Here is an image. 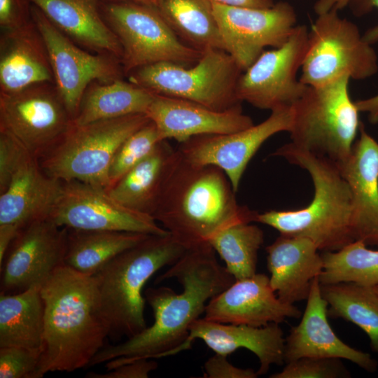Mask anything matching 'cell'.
<instances>
[{
    "label": "cell",
    "mask_w": 378,
    "mask_h": 378,
    "mask_svg": "<svg viewBox=\"0 0 378 378\" xmlns=\"http://www.w3.org/2000/svg\"><path fill=\"white\" fill-rule=\"evenodd\" d=\"M216 253L209 244L188 249L156 279V283L176 279L182 292L165 286L148 288L145 298L153 312V325L122 343L104 346L88 367L105 363L110 370L137 359L161 358L185 342L207 302L235 281Z\"/></svg>",
    "instance_id": "obj_1"
},
{
    "label": "cell",
    "mask_w": 378,
    "mask_h": 378,
    "mask_svg": "<svg viewBox=\"0 0 378 378\" xmlns=\"http://www.w3.org/2000/svg\"><path fill=\"white\" fill-rule=\"evenodd\" d=\"M44 332L35 378L88 368L111 326L92 276L59 266L41 285Z\"/></svg>",
    "instance_id": "obj_2"
},
{
    "label": "cell",
    "mask_w": 378,
    "mask_h": 378,
    "mask_svg": "<svg viewBox=\"0 0 378 378\" xmlns=\"http://www.w3.org/2000/svg\"><path fill=\"white\" fill-rule=\"evenodd\" d=\"M235 192L221 169L192 164L180 154L153 217L187 249L209 244L230 225L255 222L258 212L240 205Z\"/></svg>",
    "instance_id": "obj_3"
},
{
    "label": "cell",
    "mask_w": 378,
    "mask_h": 378,
    "mask_svg": "<svg viewBox=\"0 0 378 378\" xmlns=\"http://www.w3.org/2000/svg\"><path fill=\"white\" fill-rule=\"evenodd\" d=\"M273 155L308 172L314 184V197L300 209L258 213L255 222L269 225L282 235L307 238L323 251H337L354 241L351 191L338 165L292 143L284 144Z\"/></svg>",
    "instance_id": "obj_4"
},
{
    "label": "cell",
    "mask_w": 378,
    "mask_h": 378,
    "mask_svg": "<svg viewBox=\"0 0 378 378\" xmlns=\"http://www.w3.org/2000/svg\"><path fill=\"white\" fill-rule=\"evenodd\" d=\"M169 234H150L107 262L93 276L111 334L131 337L147 326L144 316L146 283L160 269L187 251Z\"/></svg>",
    "instance_id": "obj_5"
},
{
    "label": "cell",
    "mask_w": 378,
    "mask_h": 378,
    "mask_svg": "<svg viewBox=\"0 0 378 378\" xmlns=\"http://www.w3.org/2000/svg\"><path fill=\"white\" fill-rule=\"evenodd\" d=\"M349 80L344 76L325 85L307 86L292 106L290 143L337 164L347 159L361 125Z\"/></svg>",
    "instance_id": "obj_6"
},
{
    "label": "cell",
    "mask_w": 378,
    "mask_h": 378,
    "mask_svg": "<svg viewBox=\"0 0 378 378\" xmlns=\"http://www.w3.org/2000/svg\"><path fill=\"white\" fill-rule=\"evenodd\" d=\"M242 72L225 50L211 49L189 66L158 62L134 69L126 77L154 94L185 99L225 111L241 106L236 89Z\"/></svg>",
    "instance_id": "obj_7"
},
{
    "label": "cell",
    "mask_w": 378,
    "mask_h": 378,
    "mask_svg": "<svg viewBox=\"0 0 378 378\" xmlns=\"http://www.w3.org/2000/svg\"><path fill=\"white\" fill-rule=\"evenodd\" d=\"M146 114L74 124L43 157L40 166L48 176L62 181H78L108 187V170L122 143L150 121Z\"/></svg>",
    "instance_id": "obj_8"
},
{
    "label": "cell",
    "mask_w": 378,
    "mask_h": 378,
    "mask_svg": "<svg viewBox=\"0 0 378 378\" xmlns=\"http://www.w3.org/2000/svg\"><path fill=\"white\" fill-rule=\"evenodd\" d=\"M99 8L122 47L125 76L134 69L158 62L189 66L203 53L181 41L154 6L99 1Z\"/></svg>",
    "instance_id": "obj_9"
},
{
    "label": "cell",
    "mask_w": 378,
    "mask_h": 378,
    "mask_svg": "<svg viewBox=\"0 0 378 378\" xmlns=\"http://www.w3.org/2000/svg\"><path fill=\"white\" fill-rule=\"evenodd\" d=\"M300 80L318 87L342 77L362 80L378 69L377 57L358 27L332 10L318 15L308 32Z\"/></svg>",
    "instance_id": "obj_10"
},
{
    "label": "cell",
    "mask_w": 378,
    "mask_h": 378,
    "mask_svg": "<svg viewBox=\"0 0 378 378\" xmlns=\"http://www.w3.org/2000/svg\"><path fill=\"white\" fill-rule=\"evenodd\" d=\"M74 125L55 83H43L0 94V131L6 132L36 159L49 152Z\"/></svg>",
    "instance_id": "obj_11"
},
{
    "label": "cell",
    "mask_w": 378,
    "mask_h": 378,
    "mask_svg": "<svg viewBox=\"0 0 378 378\" xmlns=\"http://www.w3.org/2000/svg\"><path fill=\"white\" fill-rule=\"evenodd\" d=\"M307 28L296 25L281 46L263 51L240 75L237 97L260 109L292 106L307 88L297 78L304 57Z\"/></svg>",
    "instance_id": "obj_12"
},
{
    "label": "cell",
    "mask_w": 378,
    "mask_h": 378,
    "mask_svg": "<svg viewBox=\"0 0 378 378\" xmlns=\"http://www.w3.org/2000/svg\"><path fill=\"white\" fill-rule=\"evenodd\" d=\"M31 11L47 48L55 85L74 120L89 84L93 81L108 83L125 76L121 61L112 55L92 52L81 48L33 4Z\"/></svg>",
    "instance_id": "obj_13"
},
{
    "label": "cell",
    "mask_w": 378,
    "mask_h": 378,
    "mask_svg": "<svg viewBox=\"0 0 378 378\" xmlns=\"http://www.w3.org/2000/svg\"><path fill=\"white\" fill-rule=\"evenodd\" d=\"M213 4L224 49L242 71L265 48L283 45L296 26V13L287 2L265 8Z\"/></svg>",
    "instance_id": "obj_14"
},
{
    "label": "cell",
    "mask_w": 378,
    "mask_h": 378,
    "mask_svg": "<svg viewBox=\"0 0 378 378\" xmlns=\"http://www.w3.org/2000/svg\"><path fill=\"white\" fill-rule=\"evenodd\" d=\"M49 219L58 226L74 230L169 233L153 216L118 203L104 188L78 181H63L62 192Z\"/></svg>",
    "instance_id": "obj_15"
},
{
    "label": "cell",
    "mask_w": 378,
    "mask_h": 378,
    "mask_svg": "<svg viewBox=\"0 0 378 378\" xmlns=\"http://www.w3.org/2000/svg\"><path fill=\"white\" fill-rule=\"evenodd\" d=\"M293 116L292 106L279 107L258 125L230 134L193 136L177 149L183 159L192 164L221 169L237 192L252 158L272 136L290 132Z\"/></svg>",
    "instance_id": "obj_16"
},
{
    "label": "cell",
    "mask_w": 378,
    "mask_h": 378,
    "mask_svg": "<svg viewBox=\"0 0 378 378\" xmlns=\"http://www.w3.org/2000/svg\"><path fill=\"white\" fill-rule=\"evenodd\" d=\"M68 228L47 218L22 227L10 246L1 267V293L11 294L41 286L61 265Z\"/></svg>",
    "instance_id": "obj_17"
},
{
    "label": "cell",
    "mask_w": 378,
    "mask_h": 378,
    "mask_svg": "<svg viewBox=\"0 0 378 378\" xmlns=\"http://www.w3.org/2000/svg\"><path fill=\"white\" fill-rule=\"evenodd\" d=\"M204 318L218 323L254 327L280 323L288 318H300L293 304L283 302L271 286L270 277L255 274L235 280L206 304Z\"/></svg>",
    "instance_id": "obj_18"
},
{
    "label": "cell",
    "mask_w": 378,
    "mask_h": 378,
    "mask_svg": "<svg viewBox=\"0 0 378 378\" xmlns=\"http://www.w3.org/2000/svg\"><path fill=\"white\" fill-rule=\"evenodd\" d=\"M302 319L285 338L284 363L302 357L348 360L373 372L377 362L368 353L357 350L341 340L328 321V303L323 298L318 278L312 281Z\"/></svg>",
    "instance_id": "obj_19"
},
{
    "label": "cell",
    "mask_w": 378,
    "mask_h": 378,
    "mask_svg": "<svg viewBox=\"0 0 378 378\" xmlns=\"http://www.w3.org/2000/svg\"><path fill=\"white\" fill-rule=\"evenodd\" d=\"M146 115L156 125L162 140L180 144L189 139L209 134H226L254 125L241 107L219 111L174 97L155 95Z\"/></svg>",
    "instance_id": "obj_20"
},
{
    "label": "cell",
    "mask_w": 378,
    "mask_h": 378,
    "mask_svg": "<svg viewBox=\"0 0 378 378\" xmlns=\"http://www.w3.org/2000/svg\"><path fill=\"white\" fill-rule=\"evenodd\" d=\"M350 155L340 164L351 195L354 240L378 247V143L361 125Z\"/></svg>",
    "instance_id": "obj_21"
},
{
    "label": "cell",
    "mask_w": 378,
    "mask_h": 378,
    "mask_svg": "<svg viewBox=\"0 0 378 378\" xmlns=\"http://www.w3.org/2000/svg\"><path fill=\"white\" fill-rule=\"evenodd\" d=\"M279 324L254 327L198 318L190 326L186 341L169 351L166 357L190 349L192 342L200 339L216 354L227 356L241 348L251 351L260 362L258 374L263 375L271 365L284 363L285 338Z\"/></svg>",
    "instance_id": "obj_22"
},
{
    "label": "cell",
    "mask_w": 378,
    "mask_h": 378,
    "mask_svg": "<svg viewBox=\"0 0 378 378\" xmlns=\"http://www.w3.org/2000/svg\"><path fill=\"white\" fill-rule=\"evenodd\" d=\"M318 251L307 238L282 234L266 247L270 284L283 302L294 304L307 300L312 281L323 271Z\"/></svg>",
    "instance_id": "obj_23"
},
{
    "label": "cell",
    "mask_w": 378,
    "mask_h": 378,
    "mask_svg": "<svg viewBox=\"0 0 378 378\" xmlns=\"http://www.w3.org/2000/svg\"><path fill=\"white\" fill-rule=\"evenodd\" d=\"M55 83L44 40L32 21L15 30L1 31L0 94L36 84Z\"/></svg>",
    "instance_id": "obj_24"
},
{
    "label": "cell",
    "mask_w": 378,
    "mask_h": 378,
    "mask_svg": "<svg viewBox=\"0 0 378 378\" xmlns=\"http://www.w3.org/2000/svg\"><path fill=\"white\" fill-rule=\"evenodd\" d=\"M62 187V181L46 174L38 160L30 155L0 193V224H14L22 229L49 218Z\"/></svg>",
    "instance_id": "obj_25"
},
{
    "label": "cell",
    "mask_w": 378,
    "mask_h": 378,
    "mask_svg": "<svg viewBox=\"0 0 378 378\" xmlns=\"http://www.w3.org/2000/svg\"><path fill=\"white\" fill-rule=\"evenodd\" d=\"M81 48L122 59L120 43L104 20L99 0H29Z\"/></svg>",
    "instance_id": "obj_26"
},
{
    "label": "cell",
    "mask_w": 378,
    "mask_h": 378,
    "mask_svg": "<svg viewBox=\"0 0 378 378\" xmlns=\"http://www.w3.org/2000/svg\"><path fill=\"white\" fill-rule=\"evenodd\" d=\"M179 158L178 149L163 140L148 156L106 190L126 208L153 216L164 185Z\"/></svg>",
    "instance_id": "obj_27"
},
{
    "label": "cell",
    "mask_w": 378,
    "mask_h": 378,
    "mask_svg": "<svg viewBox=\"0 0 378 378\" xmlns=\"http://www.w3.org/2000/svg\"><path fill=\"white\" fill-rule=\"evenodd\" d=\"M155 95L123 78L93 81L85 89L74 122L83 125L132 114L144 113Z\"/></svg>",
    "instance_id": "obj_28"
},
{
    "label": "cell",
    "mask_w": 378,
    "mask_h": 378,
    "mask_svg": "<svg viewBox=\"0 0 378 378\" xmlns=\"http://www.w3.org/2000/svg\"><path fill=\"white\" fill-rule=\"evenodd\" d=\"M41 286L0 294V347H42L44 302Z\"/></svg>",
    "instance_id": "obj_29"
},
{
    "label": "cell",
    "mask_w": 378,
    "mask_h": 378,
    "mask_svg": "<svg viewBox=\"0 0 378 378\" xmlns=\"http://www.w3.org/2000/svg\"><path fill=\"white\" fill-rule=\"evenodd\" d=\"M155 7L185 44L202 52L225 50L211 0H158Z\"/></svg>",
    "instance_id": "obj_30"
},
{
    "label": "cell",
    "mask_w": 378,
    "mask_h": 378,
    "mask_svg": "<svg viewBox=\"0 0 378 378\" xmlns=\"http://www.w3.org/2000/svg\"><path fill=\"white\" fill-rule=\"evenodd\" d=\"M148 235L120 231H90L68 228L64 265L94 276L116 255Z\"/></svg>",
    "instance_id": "obj_31"
},
{
    "label": "cell",
    "mask_w": 378,
    "mask_h": 378,
    "mask_svg": "<svg viewBox=\"0 0 378 378\" xmlns=\"http://www.w3.org/2000/svg\"><path fill=\"white\" fill-rule=\"evenodd\" d=\"M328 303V314L360 328L368 336L373 351L378 354V295L372 287L354 283L321 284Z\"/></svg>",
    "instance_id": "obj_32"
},
{
    "label": "cell",
    "mask_w": 378,
    "mask_h": 378,
    "mask_svg": "<svg viewBox=\"0 0 378 378\" xmlns=\"http://www.w3.org/2000/svg\"><path fill=\"white\" fill-rule=\"evenodd\" d=\"M264 241V233L251 223L230 225L209 241L225 264V270L235 280L256 274L258 253Z\"/></svg>",
    "instance_id": "obj_33"
},
{
    "label": "cell",
    "mask_w": 378,
    "mask_h": 378,
    "mask_svg": "<svg viewBox=\"0 0 378 378\" xmlns=\"http://www.w3.org/2000/svg\"><path fill=\"white\" fill-rule=\"evenodd\" d=\"M355 240L335 251L321 253V284L354 283L373 287L378 284V251Z\"/></svg>",
    "instance_id": "obj_34"
},
{
    "label": "cell",
    "mask_w": 378,
    "mask_h": 378,
    "mask_svg": "<svg viewBox=\"0 0 378 378\" xmlns=\"http://www.w3.org/2000/svg\"><path fill=\"white\" fill-rule=\"evenodd\" d=\"M163 141L154 122L150 120L129 136L119 146L108 170V189L148 156Z\"/></svg>",
    "instance_id": "obj_35"
},
{
    "label": "cell",
    "mask_w": 378,
    "mask_h": 378,
    "mask_svg": "<svg viewBox=\"0 0 378 378\" xmlns=\"http://www.w3.org/2000/svg\"><path fill=\"white\" fill-rule=\"evenodd\" d=\"M281 371L271 378H341L350 377V372L341 359L302 357L288 362Z\"/></svg>",
    "instance_id": "obj_36"
},
{
    "label": "cell",
    "mask_w": 378,
    "mask_h": 378,
    "mask_svg": "<svg viewBox=\"0 0 378 378\" xmlns=\"http://www.w3.org/2000/svg\"><path fill=\"white\" fill-rule=\"evenodd\" d=\"M41 349L0 347L1 378H35Z\"/></svg>",
    "instance_id": "obj_37"
},
{
    "label": "cell",
    "mask_w": 378,
    "mask_h": 378,
    "mask_svg": "<svg viewBox=\"0 0 378 378\" xmlns=\"http://www.w3.org/2000/svg\"><path fill=\"white\" fill-rule=\"evenodd\" d=\"M30 155L15 137L0 131V193L6 190L13 176Z\"/></svg>",
    "instance_id": "obj_38"
},
{
    "label": "cell",
    "mask_w": 378,
    "mask_h": 378,
    "mask_svg": "<svg viewBox=\"0 0 378 378\" xmlns=\"http://www.w3.org/2000/svg\"><path fill=\"white\" fill-rule=\"evenodd\" d=\"M29 0H0L1 31L20 29L32 20Z\"/></svg>",
    "instance_id": "obj_39"
},
{
    "label": "cell",
    "mask_w": 378,
    "mask_h": 378,
    "mask_svg": "<svg viewBox=\"0 0 378 378\" xmlns=\"http://www.w3.org/2000/svg\"><path fill=\"white\" fill-rule=\"evenodd\" d=\"M158 363L149 359H137L118 366L104 373L89 372L88 378H147L149 374L156 370Z\"/></svg>",
    "instance_id": "obj_40"
},
{
    "label": "cell",
    "mask_w": 378,
    "mask_h": 378,
    "mask_svg": "<svg viewBox=\"0 0 378 378\" xmlns=\"http://www.w3.org/2000/svg\"><path fill=\"white\" fill-rule=\"evenodd\" d=\"M208 378H256L258 374L251 368H239L231 364L227 356L216 354L204 365Z\"/></svg>",
    "instance_id": "obj_41"
},
{
    "label": "cell",
    "mask_w": 378,
    "mask_h": 378,
    "mask_svg": "<svg viewBox=\"0 0 378 378\" xmlns=\"http://www.w3.org/2000/svg\"><path fill=\"white\" fill-rule=\"evenodd\" d=\"M349 4L356 15L365 14L374 7L378 8V0H349ZM363 37L370 44L378 41V26L368 30Z\"/></svg>",
    "instance_id": "obj_42"
},
{
    "label": "cell",
    "mask_w": 378,
    "mask_h": 378,
    "mask_svg": "<svg viewBox=\"0 0 378 378\" xmlns=\"http://www.w3.org/2000/svg\"><path fill=\"white\" fill-rule=\"evenodd\" d=\"M21 229L14 224H0V266L5 255Z\"/></svg>",
    "instance_id": "obj_43"
},
{
    "label": "cell",
    "mask_w": 378,
    "mask_h": 378,
    "mask_svg": "<svg viewBox=\"0 0 378 378\" xmlns=\"http://www.w3.org/2000/svg\"><path fill=\"white\" fill-rule=\"evenodd\" d=\"M213 2L234 7L265 8L274 5V0H211Z\"/></svg>",
    "instance_id": "obj_44"
},
{
    "label": "cell",
    "mask_w": 378,
    "mask_h": 378,
    "mask_svg": "<svg viewBox=\"0 0 378 378\" xmlns=\"http://www.w3.org/2000/svg\"><path fill=\"white\" fill-rule=\"evenodd\" d=\"M359 111L368 113L372 123L378 122V94L374 97L355 102Z\"/></svg>",
    "instance_id": "obj_45"
},
{
    "label": "cell",
    "mask_w": 378,
    "mask_h": 378,
    "mask_svg": "<svg viewBox=\"0 0 378 378\" xmlns=\"http://www.w3.org/2000/svg\"><path fill=\"white\" fill-rule=\"evenodd\" d=\"M349 0H316L314 10L319 15L332 10H340L349 4Z\"/></svg>",
    "instance_id": "obj_46"
},
{
    "label": "cell",
    "mask_w": 378,
    "mask_h": 378,
    "mask_svg": "<svg viewBox=\"0 0 378 378\" xmlns=\"http://www.w3.org/2000/svg\"><path fill=\"white\" fill-rule=\"evenodd\" d=\"M99 1H131L156 6L158 0H99Z\"/></svg>",
    "instance_id": "obj_47"
},
{
    "label": "cell",
    "mask_w": 378,
    "mask_h": 378,
    "mask_svg": "<svg viewBox=\"0 0 378 378\" xmlns=\"http://www.w3.org/2000/svg\"><path fill=\"white\" fill-rule=\"evenodd\" d=\"M374 291L376 293V294L378 295V284L372 287Z\"/></svg>",
    "instance_id": "obj_48"
}]
</instances>
